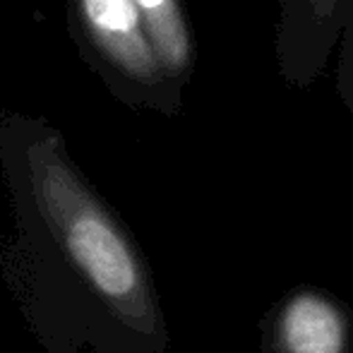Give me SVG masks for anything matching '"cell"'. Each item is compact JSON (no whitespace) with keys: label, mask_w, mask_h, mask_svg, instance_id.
Masks as SVG:
<instances>
[{"label":"cell","mask_w":353,"mask_h":353,"mask_svg":"<svg viewBox=\"0 0 353 353\" xmlns=\"http://www.w3.org/2000/svg\"><path fill=\"white\" fill-rule=\"evenodd\" d=\"M0 262L51 353H166V315L142 248L53 147L29 152L17 236Z\"/></svg>","instance_id":"1"},{"label":"cell","mask_w":353,"mask_h":353,"mask_svg":"<svg viewBox=\"0 0 353 353\" xmlns=\"http://www.w3.org/2000/svg\"><path fill=\"white\" fill-rule=\"evenodd\" d=\"M260 353H353V307L315 283H298L270 305Z\"/></svg>","instance_id":"2"},{"label":"cell","mask_w":353,"mask_h":353,"mask_svg":"<svg viewBox=\"0 0 353 353\" xmlns=\"http://www.w3.org/2000/svg\"><path fill=\"white\" fill-rule=\"evenodd\" d=\"M89 29L125 70L149 74L157 68L154 51L142 29V14L135 0H82Z\"/></svg>","instance_id":"3"},{"label":"cell","mask_w":353,"mask_h":353,"mask_svg":"<svg viewBox=\"0 0 353 353\" xmlns=\"http://www.w3.org/2000/svg\"><path fill=\"white\" fill-rule=\"evenodd\" d=\"M149 29L154 51L166 65L181 68L188 58V37L173 0H135Z\"/></svg>","instance_id":"4"}]
</instances>
